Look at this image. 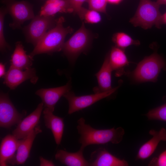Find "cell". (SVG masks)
<instances>
[{
  "label": "cell",
  "mask_w": 166,
  "mask_h": 166,
  "mask_svg": "<svg viewBox=\"0 0 166 166\" xmlns=\"http://www.w3.org/2000/svg\"><path fill=\"white\" fill-rule=\"evenodd\" d=\"M112 40L116 47L123 50L132 45L140 44L139 41L133 39L129 35L123 32H117L114 34Z\"/></svg>",
  "instance_id": "603a6c76"
},
{
  "label": "cell",
  "mask_w": 166,
  "mask_h": 166,
  "mask_svg": "<svg viewBox=\"0 0 166 166\" xmlns=\"http://www.w3.org/2000/svg\"><path fill=\"white\" fill-rule=\"evenodd\" d=\"M43 106L42 102L39 103L34 111L17 124L16 128L12 132V135L19 140L26 136L38 125Z\"/></svg>",
  "instance_id": "8fae6325"
},
{
  "label": "cell",
  "mask_w": 166,
  "mask_h": 166,
  "mask_svg": "<svg viewBox=\"0 0 166 166\" xmlns=\"http://www.w3.org/2000/svg\"><path fill=\"white\" fill-rule=\"evenodd\" d=\"M113 70L109 62V56L104 61L99 71L95 74L98 86L94 90L95 93L102 92L111 89V73Z\"/></svg>",
  "instance_id": "44dd1931"
},
{
  "label": "cell",
  "mask_w": 166,
  "mask_h": 166,
  "mask_svg": "<svg viewBox=\"0 0 166 166\" xmlns=\"http://www.w3.org/2000/svg\"><path fill=\"white\" fill-rule=\"evenodd\" d=\"M33 60V57L27 54L21 42H17L11 56L10 66L21 70H26L31 68Z\"/></svg>",
  "instance_id": "ffe728a7"
},
{
  "label": "cell",
  "mask_w": 166,
  "mask_h": 166,
  "mask_svg": "<svg viewBox=\"0 0 166 166\" xmlns=\"http://www.w3.org/2000/svg\"><path fill=\"white\" fill-rule=\"evenodd\" d=\"M3 83L10 89H14L20 84L28 80L34 84L36 83L38 77L34 68H30L23 71L10 66L3 77Z\"/></svg>",
  "instance_id": "30bf717a"
},
{
  "label": "cell",
  "mask_w": 166,
  "mask_h": 166,
  "mask_svg": "<svg viewBox=\"0 0 166 166\" xmlns=\"http://www.w3.org/2000/svg\"><path fill=\"white\" fill-rule=\"evenodd\" d=\"M89 162L90 166L128 165L126 161L117 158L103 148H100L92 152Z\"/></svg>",
  "instance_id": "4fadbf2b"
},
{
  "label": "cell",
  "mask_w": 166,
  "mask_h": 166,
  "mask_svg": "<svg viewBox=\"0 0 166 166\" xmlns=\"http://www.w3.org/2000/svg\"><path fill=\"white\" fill-rule=\"evenodd\" d=\"M70 81L64 86L48 89L42 88L37 91L36 94L41 99L45 108L53 112L55 106L61 97L70 91Z\"/></svg>",
  "instance_id": "7c38bea8"
},
{
  "label": "cell",
  "mask_w": 166,
  "mask_h": 166,
  "mask_svg": "<svg viewBox=\"0 0 166 166\" xmlns=\"http://www.w3.org/2000/svg\"><path fill=\"white\" fill-rule=\"evenodd\" d=\"M20 141L13 135L8 134L2 140L0 146V166L11 164Z\"/></svg>",
  "instance_id": "9a60e30c"
},
{
  "label": "cell",
  "mask_w": 166,
  "mask_h": 166,
  "mask_svg": "<svg viewBox=\"0 0 166 166\" xmlns=\"http://www.w3.org/2000/svg\"><path fill=\"white\" fill-rule=\"evenodd\" d=\"M77 128L80 135L79 142L81 144L80 148L83 149L92 144H105L111 142L118 144L122 140L125 133L121 127L106 129H95L85 123L83 117L77 121Z\"/></svg>",
  "instance_id": "6da1fadb"
},
{
  "label": "cell",
  "mask_w": 166,
  "mask_h": 166,
  "mask_svg": "<svg viewBox=\"0 0 166 166\" xmlns=\"http://www.w3.org/2000/svg\"><path fill=\"white\" fill-rule=\"evenodd\" d=\"M162 69H166V62L161 57L154 53L139 63L132 72V77L138 82H155Z\"/></svg>",
  "instance_id": "277c9868"
},
{
  "label": "cell",
  "mask_w": 166,
  "mask_h": 166,
  "mask_svg": "<svg viewBox=\"0 0 166 166\" xmlns=\"http://www.w3.org/2000/svg\"><path fill=\"white\" fill-rule=\"evenodd\" d=\"M160 24V26L162 24H166V12L163 14L161 15Z\"/></svg>",
  "instance_id": "1f68e13d"
},
{
  "label": "cell",
  "mask_w": 166,
  "mask_h": 166,
  "mask_svg": "<svg viewBox=\"0 0 166 166\" xmlns=\"http://www.w3.org/2000/svg\"><path fill=\"white\" fill-rule=\"evenodd\" d=\"M59 12L74 13L71 0H48L41 7L39 14L54 16Z\"/></svg>",
  "instance_id": "ac0fdd59"
},
{
  "label": "cell",
  "mask_w": 166,
  "mask_h": 166,
  "mask_svg": "<svg viewBox=\"0 0 166 166\" xmlns=\"http://www.w3.org/2000/svg\"><path fill=\"white\" fill-rule=\"evenodd\" d=\"M53 112L47 108L43 111L45 125L52 131L56 144L59 145L61 142L64 129L63 118L55 115Z\"/></svg>",
  "instance_id": "e0dca14e"
},
{
  "label": "cell",
  "mask_w": 166,
  "mask_h": 166,
  "mask_svg": "<svg viewBox=\"0 0 166 166\" xmlns=\"http://www.w3.org/2000/svg\"><path fill=\"white\" fill-rule=\"evenodd\" d=\"M7 14L6 9L1 8L0 11V48L1 51H4L9 46L6 42L4 33V20L6 15Z\"/></svg>",
  "instance_id": "484cf974"
},
{
  "label": "cell",
  "mask_w": 166,
  "mask_h": 166,
  "mask_svg": "<svg viewBox=\"0 0 166 166\" xmlns=\"http://www.w3.org/2000/svg\"><path fill=\"white\" fill-rule=\"evenodd\" d=\"M117 86L106 91L95 93L94 94L76 96L69 91L63 96L67 100L69 105L68 113L71 114L88 107L97 102L109 97L118 89Z\"/></svg>",
  "instance_id": "52a82bcc"
},
{
  "label": "cell",
  "mask_w": 166,
  "mask_h": 166,
  "mask_svg": "<svg viewBox=\"0 0 166 166\" xmlns=\"http://www.w3.org/2000/svg\"><path fill=\"white\" fill-rule=\"evenodd\" d=\"M40 166H53L55 164L51 160H48L40 156L39 157Z\"/></svg>",
  "instance_id": "f546056e"
},
{
  "label": "cell",
  "mask_w": 166,
  "mask_h": 166,
  "mask_svg": "<svg viewBox=\"0 0 166 166\" xmlns=\"http://www.w3.org/2000/svg\"><path fill=\"white\" fill-rule=\"evenodd\" d=\"M64 21L62 17L57 19L55 26L45 34L29 55L33 57L40 54H50L62 50L66 36L73 31L70 27L63 26Z\"/></svg>",
  "instance_id": "7a4b0ae2"
},
{
  "label": "cell",
  "mask_w": 166,
  "mask_h": 166,
  "mask_svg": "<svg viewBox=\"0 0 166 166\" xmlns=\"http://www.w3.org/2000/svg\"><path fill=\"white\" fill-rule=\"evenodd\" d=\"M78 15L81 19L84 20L86 22L90 24L98 23L101 18L98 12L83 7Z\"/></svg>",
  "instance_id": "cb8c5ba5"
},
{
  "label": "cell",
  "mask_w": 166,
  "mask_h": 166,
  "mask_svg": "<svg viewBox=\"0 0 166 166\" xmlns=\"http://www.w3.org/2000/svg\"><path fill=\"white\" fill-rule=\"evenodd\" d=\"M153 161L155 163L154 164L155 165L166 166V150L161 153L157 158L154 159Z\"/></svg>",
  "instance_id": "83f0119b"
},
{
  "label": "cell",
  "mask_w": 166,
  "mask_h": 166,
  "mask_svg": "<svg viewBox=\"0 0 166 166\" xmlns=\"http://www.w3.org/2000/svg\"><path fill=\"white\" fill-rule=\"evenodd\" d=\"M109 60L113 70L121 69L129 63L124 50L116 46L112 48Z\"/></svg>",
  "instance_id": "7402d4cb"
},
{
  "label": "cell",
  "mask_w": 166,
  "mask_h": 166,
  "mask_svg": "<svg viewBox=\"0 0 166 166\" xmlns=\"http://www.w3.org/2000/svg\"><path fill=\"white\" fill-rule=\"evenodd\" d=\"M84 149L80 148L76 152H71L64 150L57 151L55 159L67 166H89V163L84 158Z\"/></svg>",
  "instance_id": "d6986e66"
},
{
  "label": "cell",
  "mask_w": 166,
  "mask_h": 166,
  "mask_svg": "<svg viewBox=\"0 0 166 166\" xmlns=\"http://www.w3.org/2000/svg\"><path fill=\"white\" fill-rule=\"evenodd\" d=\"M5 1L7 13L13 20L9 26L13 29L21 28L25 22L32 19L34 17L32 7L27 2L14 0H5Z\"/></svg>",
  "instance_id": "ba28073f"
},
{
  "label": "cell",
  "mask_w": 166,
  "mask_h": 166,
  "mask_svg": "<svg viewBox=\"0 0 166 166\" xmlns=\"http://www.w3.org/2000/svg\"><path fill=\"white\" fill-rule=\"evenodd\" d=\"M57 20L53 16L39 14L35 16L30 22L23 28L26 41L35 47L45 34L55 26Z\"/></svg>",
  "instance_id": "5b68a950"
},
{
  "label": "cell",
  "mask_w": 166,
  "mask_h": 166,
  "mask_svg": "<svg viewBox=\"0 0 166 166\" xmlns=\"http://www.w3.org/2000/svg\"><path fill=\"white\" fill-rule=\"evenodd\" d=\"M5 65L2 63H0V77H3L5 74Z\"/></svg>",
  "instance_id": "4dcf8cb0"
},
{
  "label": "cell",
  "mask_w": 166,
  "mask_h": 166,
  "mask_svg": "<svg viewBox=\"0 0 166 166\" xmlns=\"http://www.w3.org/2000/svg\"><path fill=\"white\" fill-rule=\"evenodd\" d=\"M149 133L152 137L140 147L137 154V159L144 160L148 158L154 152L160 141H166V130L164 128L158 131L151 129Z\"/></svg>",
  "instance_id": "2e32d148"
},
{
  "label": "cell",
  "mask_w": 166,
  "mask_h": 166,
  "mask_svg": "<svg viewBox=\"0 0 166 166\" xmlns=\"http://www.w3.org/2000/svg\"><path fill=\"white\" fill-rule=\"evenodd\" d=\"M42 132L39 126L37 125L25 138L20 139V141L15 157L11 164H24L29 157L30 151L36 135Z\"/></svg>",
  "instance_id": "5bb4252c"
},
{
  "label": "cell",
  "mask_w": 166,
  "mask_h": 166,
  "mask_svg": "<svg viewBox=\"0 0 166 166\" xmlns=\"http://www.w3.org/2000/svg\"><path fill=\"white\" fill-rule=\"evenodd\" d=\"M90 38L89 31L83 22L80 29L65 42L62 50L70 61L73 62L89 46Z\"/></svg>",
  "instance_id": "8992f818"
},
{
  "label": "cell",
  "mask_w": 166,
  "mask_h": 166,
  "mask_svg": "<svg viewBox=\"0 0 166 166\" xmlns=\"http://www.w3.org/2000/svg\"><path fill=\"white\" fill-rule=\"evenodd\" d=\"M122 0H107V2L112 4H118Z\"/></svg>",
  "instance_id": "d6a6232c"
},
{
  "label": "cell",
  "mask_w": 166,
  "mask_h": 166,
  "mask_svg": "<svg viewBox=\"0 0 166 166\" xmlns=\"http://www.w3.org/2000/svg\"><path fill=\"white\" fill-rule=\"evenodd\" d=\"M87 0H71L74 9V13L78 14L82 8V6Z\"/></svg>",
  "instance_id": "f1b7e54d"
},
{
  "label": "cell",
  "mask_w": 166,
  "mask_h": 166,
  "mask_svg": "<svg viewBox=\"0 0 166 166\" xmlns=\"http://www.w3.org/2000/svg\"><path fill=\"white\" fill-rule=\"evenodd\" d=\"M156 2L160 5L162 4L166 5V0H157Z\"/></svg>",
  "instance_id": "836d02e7"
},
{
  "label": "cell",
  "mask_w": 166,
  "mask_h": 166,
  "mask_svg": "<svg viewBox=\"0 0 166 166\" xmlns=\"http://www.w3.org/2000/svg\"><path fill=\"white\" fill-rule=\"evenodd\" d=\"M146 116L149 120L166 121V103L150 110Z\"/></svg>",
  "instance_id": "d4e9b609"
},
{
  "label": "cell",
  "mask_w": 166,
  "mask_h": 166,
  "mask_svg": "<svg viewBox=\"0 0 166 166\" xmlns=\"http://www.w3.org/2000/svg\"><path fill=\"white\" fill-rule=\"evenodd\" d=\"M19 113L10 99L7 93L1 92L0 95V126L10 128L18 124L25 115Z\"/></svg>",
  "instance_id": "9c48e42d"
},
{
  "label": "cell",
  "mask_w": 166,
  "mask_h": 166,
  "mask_svg": "<svg viewBox=\"0 0 166 166\" xmlns=\"http://www.w3.org/2000/svg\"><path fill=\"white\" fill-rule=\"evenodd\" d=\"M89 9L106 13L107 0H87Z\"/></svg>",
  "instance_id": "4316f807"
},
{
  "label": "cell",
  "mask_w": 166,
  "mask_h": 166,
  "mask_svg": "<svg viewBox=\"0 0 166 166\" xmlns=\"http://www.w3.org/2000/svg\"><path fill=\"white\" fill-rule=\"evenodd\" d=\"M159 5L151 0H140L136 12L130 20L134 26H140L144 29L155 25L160 28V18L162 14L159 10Z\"/></svg>",
  "instance_id": "3957f363"
}]
</instances>
